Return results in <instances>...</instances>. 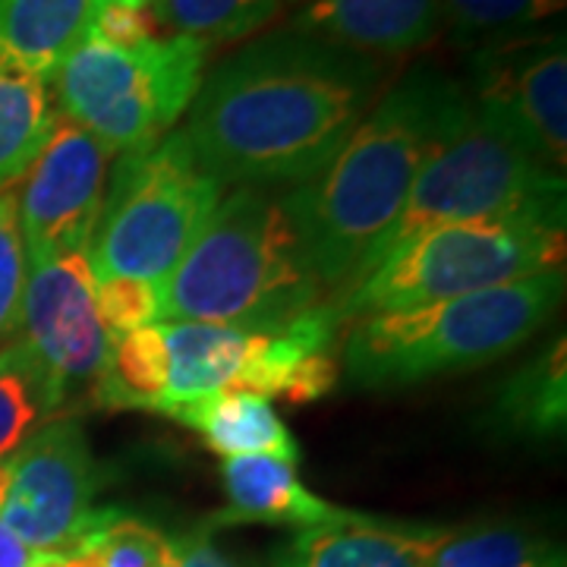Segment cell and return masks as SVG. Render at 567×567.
<instances>
[{"mask_svg":"<svg viewBox=\"0 0 567 567\" xmlns=\"http://www.w3.org/2000/svg\"><path fill=\"white\" fill-rule=\"evenodd\" d=\"M152 17L164 32L212 44L249 39L278 17L281 0H152Z\"/></svg>","mask_w":567,"mask_h":567,"instance_id":"7402d4cb","label":"cell"},{"mask_svg":"<svg viewBox=\"0 0 567 567\" xmlns=\"http://www.w3.org/2000/svg\"><path fill=\"white\" fill-rule=\"evenodd\" d=\"M162 25L155 22L152 10H133V7H117V3H107V7H95L89 25H85V35L92 39L107 41V44H117V48H130V44H140V41L158 35Z\"/></svg>","mask_w":567,"mask_h":567,"instance_id":"4316f807","label":"cell"},{"mask_svg":"<svg viewBox=\"0 0 567 567\" xmlns=\"http://www.w3.org/2000/svg\"><path fill=\"white\" fill-rule=\"evenodd\" d=\"M152 567H237L230 558H224L212 539L203 533L193 536H162L158 558Z\"/></svg>","mask_w":567,"mask_h":567,"instance_id":"83f0119b","label":"cell"},{"mask_svg":"<svg viewBox=\"0 0 567 567\" xmlns=\"http://www.w3.org/2000/svg\"><path fill=\"white\" fill-rule=\"evenodd\" d=\"M17 328L66 398L80 388L95 391L111 357V334L95 306L89 252L29 265Z\"/></svg>","mask_w":567,"mask_h":567,"instance_id":"7c38bea8","label":"cell"},{"mask_svg":"<svg viewBox=\"0 0 567 567\" xmlns=\"http://www.w3.org/2000/svg\"><path fill=\"white\" fill-rule=\"evenodd\" d=\"M208 44L177 32L117 48L82 35L54 73L58 111L117 158L174 133L205 80Z\"/></svg>","mask_w":567,"mask_h":567,"instance_id":"8992f818","label":"cell"},{"mask_svg":"<svg viewBox=\"0 0 567 567\" xmlns=\"http://www.w3.org/2000/svg\"><path fill=\"white\" fill-rule=\"evenodd\" d=\"M102 473L76 420H51L7 457L0 520L35 555H76L121 514L95 507Z\"/></svg>","mask_w":567,"mask_h":567,"instance_id":"9c48e42d","label":"cell"},{"mask_svg":"<svg viewBox=\"0 0 567 567\" xmlns=\"http://www.w3.org/2000/svg\"><path fill=\"white\" fill-rule=\"evenodd\" d=\"M565 193L561 171L533 158L527 148L470 107L461 126L420 171L385 249L442 224L514 218L565 224Z\"/></svg>","mask_w":567,"mask_h":567,"instance_id":"ba28073f","label":"cell"},{"mask_svg":"<svg viewBox=\"0 0 567 567\" xmlns=\"http://www.w3.org/2000/svg\"><path fill=\"white\" fill-rule=\"evenodd\" d=\"M221 483L227 495L221 524H293L303 529L338 514V507L300 483L297 464L281 457H227Z\"/></svg>","mask_w":567,"mask_h":567,"instance_id":"9a60e30c","label":"cell"},{"mask_svg":"<svg viewBox=\"0 0 567 567\" xmlns=\"http://www.w3.org/2000/svg\"><path fill=\"white\" fill-rule=\"evenodd\" d=\"M32 567H104V561L92 551H76V555H39Z\"/></svg>","mask_w":567,"mask_h":567,"instance_id":"f546056e","label":"cell"},{"mask_svg":"<svg viewBox=\"0 0 567 567\" xmlns=\"http://www.w3.org/2000/svg\"><path fill=\"white\" fill-rule=\"evenodd\" d=\"M114 152L70 117H58L35 162L17 183L25 262L89 252L102 218Z\"/></svg>","mask_w":567,"mask_h":567,"instance_id":"8fae6325","label":"cell"},{"mask_svg":"<svg viewBox=\"0 0 567 567\" xmlns=\"http://www.w3.org/2000/svg\"><path fill=\"white\" fill-rule=\"evenodd\" d=\"M171 420L189 425L199 432L208 451L218 457H281L290 464H300V445L290 435V429L275 413V406L262 394L249 391H224L215 398H205L199 404L177 410Z\"/></svg>","mask_w":567,"mask_h":567,"instance_id":"2e32d148","label":"cell"},{"mask_svg":"<svg viewBox=\"0 0 567 567\" xmlns=\"http://www.w3.org/2000/svg\"><path fill=\"white\" fill-rule=\"evenodd\" d=\"M470 107L533 158L565 174L567 44L565 29H529L470 51Z\"/></svg>","mask_w":567,"mask_h":567,"instance_id":"30bf717a","label":"cell"},{"mask_svg":"<svg viewBox=\"0 0 567 567\" xmlns=\"http://www.w3.org/2000/svg\"><path fill=\"white\" fill-rule=\"evenodd\" d=\"M382 92V61L278 29L205 76L183 133L224 189H293L322 174Z\"/></svg>","mask_w":567,"mask_h":567,"instance_id":"6da1fadb","label":"cell"},{"mask_svg":"<svg viewBox=\"0 0 567 567\" xmlns=\"http://www.w3.org/2000/svg\"><path fill=\"white\" fill-rule=\"evenodd\" d=\"M107 3L133 7V10H145V7H152V0H92V10H95V7H107Z\"/></svg>","mask_w":567,"mask_h":567,"instance_id":"4dcf8cb0","label":"cell"},{"mask_svg":"<svg viewBox=\"0 0 567 567\" xmlns=\"http://www.w3.org/2000/svg\"><path fill=\"white\" fill-rule=\"evenodd\" d=\"M565 341L558 338L543 357L524 365L502 394L505 423L533 439L565 432Z\"/></svg>","mask_w":567,"mask_h":567,"instance_id":"44dd1931","label":"cell"},{"mask_svg":"<svg viewBox=\"0 0 567 567\" xmlns=\"http://www.w3.org/2000/svg\"><path fill=\"white\" fill-rule=\"evenodd\" d=\"M158 543H162V533L121 514L82 551L99 555L104 567H152L158 558Z\"/></svg>","mask_w":567,"mask_h":567,"instance_id":"484cf974","label":"cell"},{"mask_svg":"<svg viewBox=\"0 0 567 567\" xmlns=\"http://www.w3.org/2000/svg\"><path fill=\"white\" fill-rule=\"evenodd\" d=\"M287 25L372 61L404 58L439 39V0H281Z\"/></svg>","mask_w":567,"mask_h":567,"instance_id":"4fadbf2b","label":"cell"},{"mask_svg":"<svg viewBox=\"0 0 567 567\" xmlns=\"http://www.w3.org/2000/svg\"><path fill=\"white\" fill-rule=\"evenodd\" d=\"M221 199L224 186L193 155L183 130L145 152L121 155L89 246L92 278L164 287Z\"/></svg>","mask_w":567,"mask_h":567,"instance_id":"52a82bcc","label":"cell"},{"mask_svg":"<svg viewBox=\"0 0 567 567\" xmlns=\"http://www.w3.org/2000/svg\"><path fill=\"white\" fill-rule=\"evenodd\" d=\"M328 293L306 265L284 199L262 186H234L162 287V322L284 331Z\"/></svg>","mask_w":567,"mask_h":567,"instance_id":"3957f363","label":"cell"},{"mask_svg":"<svg viewBox=\"0 0 567 567\" xmlns=\"http://www.w3.org/2000/svg\"><path fill=\"white\" fill-rule=\"evenodd\" d=\"M95 306L111 338L126 334L162 322V287L130 278H104L95 281Z\"/></svg>","mask_w":567,"mask_h":567,"instance_id":"d4e9b609","label":"cell"},{"mask_svg":"<svg viewBox=\"0 0 567 567\" xmlns=\"http://www.w3.org/2000/svg\"><path fill=\"white\" fill-rule=\"evenodd\" d=\"M429 567H565V548L511 524L447 529Z\"/></svg>","mask_w":567,"mask_h":567,"instance_id":"ffe728a7","label":"cell"},{"mask_svg":"<svg viewBox=\"0 0 567 567\" xmlns=\"http://www.w3.org/2000/svg\"><path fill=\"white\" fill-rule=\"evenodd\" d=\"M558 265H565V224L533 218L442 224L385 249L331 297V309L347 324L502 287Z\"/></svg>","mask_w":567,"mask_h":567,"instance_id":"5b68a950","label":"cell"},{"mask_svg":"<svg viewBox=\"0 0 567 567\" xmlns=\"http://www.w3.org/2000/svg\"><path fill=\"white\" fill-rule=\"evenodd\" d=\"M445 533L338 507L334 517L300 529L281 551L278 567H429Z\"/></svg>","mask_w":567,"mask_h":567,"instance_id":"5bb4252c","label":"cell"},{"mask_svg":"<svg viewBox=\"0 0 567 567\" xmlns=\"http://www.w3.org/2000/svg\"><path fill=\"white\" fill-rule=\"evenodd\" d=\"M567 0H439L442 29L464 48L539 29L565 13Z\"/></svg>","mask_w":567,"mask_h":567,"instance_id":"603a6c76","label":"cell"},{"mask_svg":"<svg viewBox=\"0 0 567 567\" xmlns=\"http://www.w3.org/2000/svg\"><path fill=\"white\" fill-rule=\"evenodd\" d=\"M466 114L464 82L416 63L379 95L322 174L284 193V212L324 293L338 297L379 259L420 171Z\"/></svg>","mask_w":567,"mask_h":567,"instance_id":"7a4b0ae2","label":"cell"},{"mask_svg":"<svg viewBox=\"0 0 567 567\" xmlns=\"http://www.w3.org/2000/svg\"><path fill=\"white\" fill-rule=\"evenodd\" d=\"M35 561H39V555L22 546L20 539L0 520V567H32Z\"/></svg>","mask_w":567,"mask_h":567,"instance_id":"f1b7e54d","label":"cell"},{"mask_svg":"<svg viewBox=\"0 0 567 567\" xmlns=\"http://www.w3.org/2000/svg\"><path fill=\"white\" fill-rule=\"evenodd\" d=\"M565 265L442 303L365 316L347 328L344 369L360 388H406L507 357L558 312Z\"/></svg>","mask_w":567,"mask_h":567,"instance_id":"277c9868","label":"cell"},{"mask_svg":"<svg viewBox=\"0 0 567 567\" xmlns=\"http://www.w3.org/2000/svg\"><path fill=\"white\" fill-rule=\"evenodd\" d=\"M58 117L51 80L0 48V189L20 183Z\"/></svg>","mask_w":567,"mask_h":567,"instance_id":"e0dca14e","label":"cell"},{"mask_svg":"<svg viewBox=\"0 0 567 567\" xmlns=\"http://www.w3.org/2000/svg\"><path fill=\"white\" fill-rule=\"evenodd\" d=\"M63 401L58 379L22 338L0 347V461L51 423Z\"/></svg>","mask_w":567,"mask_h":567,"instance_id":"d6986e66","label":"cell"},{"mask_svg":"<svg viewBox=\"0 0 567 567\" xmlns=\"http://www.w3.org/2000/svg\"><path fill=\"white\" fill-rule=\"evenodd\" d=\"M25 246H22L17 183L0 189V341H7L20 322L22 287H25Z\"/></svg>","mask_w":567,"mask_h":567,"instance_id":"cb8c5ba5","label":"cell"},{"mask_svg":"<svg viewBox=\"0 0 567 567\" xmlns=\"http://www.w3.org/2000/svg\"><path fill=\"white\" fill-rule=\"evenodd\" d=\"M92 0H0V48L54 80L85 35Z\"/></svg>","mask_w":567,"mask_h":567,"instance_id":"ac0fdd59","label":"cell"}]
</instances>
